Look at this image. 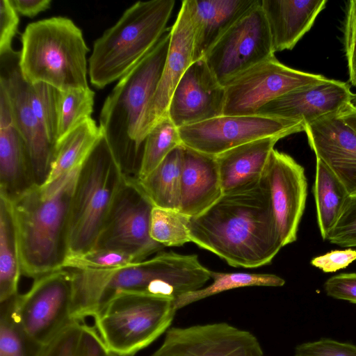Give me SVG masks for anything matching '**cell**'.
<instances>
[{
	"label": "cell",
	"instance_id": "obj_38",
	"mask_svg": "<svg viewBox=\"0 0 356 356\" xmlns=\"http://www.w3.org/2000/svg\"><path fill=\"white\" fill-rule=\"evenodd\" d=\"M327 240L341 247L356 248V193L348 195Z\"/></svg>",
	"mask_w": 356,
	"mask_h": 356
},
{
	"label": "cell",
	"instance_id": "obj_3",
	"mask_svg": "<svg viewBox=\"0 0 356 356\" xmlns=\"http://www.w3.org/2000/svg\"><path fill=\"white\" fill-rule=\"evenodd\" d=\"M170 40L169 31L119 80L101 109L99 127L126 174L135 171L137 175L140 167L142 152L136 134L161 79Z\"/></svg>",
	"mask_w": 356,
	"mask_h": 356
},
{
	"label": "cell",
	"instance_id": "obj_46",
	"mask_svg": "<svg viewBox=\"0 0 356 356\" xmlns=\"http://www.w3.org/2000/svg\"><path fill=\"white\" fill-rule=\"evenodd\" d=\"M351 106L356 109V94H353L350 101Z\"/></svg>",
	"mask_w": 356,
	"mask_h": 356
},
{
	"label": "cell",
	"instance_id": "obj_18",
	"mask_svg": "<svg viewBox=\"0 0 356 356\" xmlns=\"http://www.w3.org/2000/svg\"><path fill=\"white\" fill-rule=\"evenodd\" d=\"M225 89L204 58L194 61L178 82L167 115L177 128L223 115Z\"/></svg>",
	"mask_w": 356,
	"mask_h": 356
},
{
	"label": "cell",
	"instance_id": "obj_23",
	"mask_svg": "<svg viewBox=\"0 0 356 356\" xmlns=\"http://www.w3.org/2000/svg\"><path fill=\"white\" fill-rule=\"evenodd\" d=\"M282 138L257 139L216 156L223 193L243 189L262 179L274 147Z\"/></svg>",
	"mask_w": 356,
	"mask_h": 356
},
{
	"label": "cell",
	"instance_id": "obj_25",
	"mask_svg": "<svg viewBox=\"0 0 356 356\" xmlns=\"http://www.w3.org/2000/svg\"><path fill=\"white\" fill-rule=\"evenodd\" d=\"M259 0H191L194 56H204L213 44Z\"/></svg>",
	"mask_w": 356,
	"mask_h": 356
},
{
	"label": "cell",
	"instance_id": "obj_32",
	"mask_svg": "<svg viewBox=\"0 0 356 356\" xmlns=\"http://www.w3.org/2000/svg\"><path fill=\"white\" fill-rule=\"evenodd\" d=\"M181 145L179 128L168 115L165 116L145 139L136 179H145L174 149Z\"/></svg>",
	"mask_w": 356,
	"mask_h": 356
},
{
	"label": "cell",
	"instance_id": "obj_8",
	"mask_svg": "<svg viewBox=\"0 0 356 356\" xmlns=\"http://www.w3.org/2000/svg\"><path fill=\"white\" fill-rule=\"evenodd\" d=\"M174 301L165 296L120 291L97 309L93 327L108 352L134 356L170 327L177 312Z\"/></svg>",
	"mask_w": 356,
	"mask_h": 356
},
{
	"label": "cell",
	"instance_id": "obj_14",
	"mask_svg": "<svg viewBox=\"0 0 356 356\" xmlns=\"http://www.w3.org/2000/svg\"><path fill=\"white\" fill-rule=\"evenodd\" d=\"M20 51L0 54V88L8 97L15 124L25 142L33 179L36 186L44 184L53 159V145L34 113L29 99V83L19 66Z\"/></svg>",
	"mask_w": 356,
	"mask_h": 356
},
{
	"label": "cell",
	"instance_id": "obj_45",
	"mask_svg": "<svg viewBox=\"0 0 356 356\" xmlns=\"http://www.w3.org/2000/svg\"><path fill=\"white\" fill-rule=\"evenodd\" d=\"M340 115L342 120L356 132V109L350 106Z\"/></svg>",
	"mask_w": 356,
	"mask_h": 356
},
{
	"label": "cell",
	"instance_id": "obj_22",
	"mask_svg": "<svg viewBox=\"0 0 356 356\" xmlns=\"http://www.w3.org/2000/svg\"><path fill=\"white\" fill-rule=\"evenodd\" d=\"M223 194L216 156L184 146L179 211L194 217Z\"/></svg>",
	"mask_w": 356,
	"mask_h": 356
},
{
	"label": "cell",
	"instance_id": "obj_20",
	"mask_svg": "<svg viewBox=\"0 0 356 356\" xmlns=\"http://www.w3.org/2000/svg\"><path fill=\"white\" fill-rule=\"evenodd\" d=\"M331 115L305 125L316 154L351 194L356 193V132L341 118Z\"/></svg>",
	"mask_w": 356,
	"mask_h": 356
},
{
	"label": "cell",
	"instance_id": "obj_42",
	"mask_svg": "<svg viewBox=\"0 0 356 356\" xmlns=\"http://www.w3.org/2000/svg\"><path fill=\"white\" fill-rule=\"evenodd\" d=\"M324 287L328 296L356 304V273H343L331 277Z\"/></svg>",
	"mask_w": 356,
	"mask_h": 356
},
{
	"label": "cell",
	"instance_id": "obj_11",
	"mask_svg": "<svg viewBox=\"0 0 356 356\" xmlns=\"http://www.w3.org/2000/svg\"><path fill=\"white\" fill-rule=\"evenodd\" d=\"M305 131L302 122L265 115H220L179 128L181 144L211 156L257 139Z\"/></svg>",
	"mask_w": 356,
	"mask_h": 356
},
{
	"label": "cell",
	"instance_id": "obj_37",
	"mask_svg": "<svg viewBox=\"0 0 356 356\" xmlns=\"http://www.w3.org/2000/svg\"><path fill=\"white\" fill-rule=\"evenodd\" d=\"M138 262L131 255L108 249L94 248L88 252L69 254L63 269L108 270Z\"/></svg>",
	"mask_w": 356,
	"mask_h": 356
},
{
	"label": "cell",
	"instance_id": "obj_26",
	"mask_svg": "<svg viewBox=\"0 0 356 356\" xmlns=\"http://www.w3.org/2000/svg\"><path fill=\"white\" fill-rule=\"evenodd\" d=\"M102 136L92 118L76 126L54 146L50 171L42 186L81 168Z\"/></svg>",
	"mask_w": 356,
	"mask_h": 356
},
{
	"label": "cell",
	"instance_id": "obj_1",
	"mask_svg": "<svg viewBox=\"0 0 356 356\" xmlns=\"http://www.w3.org/2000/svg\"><path fill=\"white\" fill-rule=\"evenodd\" d=\"M188 232L192 243L233 267L267 265L284 247L266 176L250 186L223 193L204 212L191 217Z\"/></svg>",
	"mask_w": 356,
	"mask_h": 356
},
{
	"label": "cell",
	"instance_id": "obj_16",
	"mask_svg": "<svg viewBox=\"0 0 356 356\" xmlns=\"http://www.w3.org/2000/svg\"><path fill=\"white\" fill-rule=\"evenodd\" d=\"M170 33V45L161 79L136 134V144L141 152L149 131L167 115L170 99L178 82L194 62V24L191 0L182 1Z\"/></svg>",
	"mask_w": 356,
	"mask_h": 356
},
{
	"label": "cell",
	"instance_id": "obj_19",
	"mask_svg": "<svg viewBox=\"0 0 356 356\" xmlns=\"http://www.w3.org/2000/svg\"><path fill=\"white\" fill-rule=\"evenodd\" d=\"M353 95L346 83L327 78L280 96L261 108L257 114L300 121L306 125L343 113L351 106Z\"/></svg>",
	"mask_w": 356,
	"mask_h": 356
},
{
	"label": "cell",
	"instance_id": "obj_43",
	"mask_svg": "<svg viewBox=\"0 0 356 356\" xmlns=\"http://www.w3.org/2000/svg\"><path fill=\"white\" fill-rule=\"evenodd\" d=\"M356 260V250L348 248L333 250L323 255L314 257L311 264L325 273H332L346 268Z\"/></svg>",
	"mask_w": 356,
	"mask_h": 356
},
{
	"label": "cell",
	"instance_id": "obj_28",
	"mask_svg": "<svg viewBox=\"0 0 356 356\" xmlns=\"http://www.w3.org/2000/svg\"><path fill=\"white\" fill-rule=\"evenodd\" d=\"M313 191L318 228L322 238L325 240L350 193L336 175L317 158Z\"/></svg>",
	"mask_w": 356,
	"mask_h": 356
},
{
	"label": "cell",
	"instance_id": "obj_21",
	"mask_svg": "<svg viewBox=\"0 0 356 356\" xmlns=\"http://www.w3.org/2000/svg\"><path fill=\"white\" fill-rule=\"evenodd\" d=\"M35 186L25 142L0 88V196L12 201Z\"/></svg>",
	"mask_w": 356,
	"mask_h": 356
},
{
	"label": "cell",
	"instance_id": "obj_41",
	"mask_svg": "<svg viewBox=\"0 0 356 356\" xmlns=\"http://www.w3.org/2000/svg\"><path fill=\"white\" fill-rule=\"evenodd\" d=\"M19 24L17 12L9 0L0 1V54L13 49L12 40Z\"/></svg>",
	"mask_w": 356,
	"mask_h": 356
},
{
	"label": "cell",
	"instance_id": "obj_27",
	"mask_svg": "<svg viewBox=\"0 0 356 356\" xmlns=\"http://www.w3.org/2000/svg\"><path fill=\"white\" fill-rule=\"evenodd\" d=\"M21 274L18 241L10 203L0 196V303L18 294Z\"/></svg>",
	"mask_w": 356,
	"mask_h": 356
},
{
	"label": "cell",
	"instance_id": "obj_31",
	"mask_svg": "<svg viewBox=\"0 0 356 356\" xmlns=\"http://www.w3.org/2000/svg\"><path fill=\"white\" fill-rule=\"evenodd\" d=\"M212 283L206 287L191 291L174 301L176 311L192 303L224 291L247 286H282L285 280L280 276L267 273H222L211 270Z\"/></svg>",
	"mask_w": 356,
	"mask_h": 356
},
{
	"label": "cell",
	"instance_id": "obj_10",
	"mask_svg": "<svg viewBox=\"0 0 356 356\" xmlns=\"http://www.w3.org/2000/svg\"><path fill=\"white\" fill-rule=\"evenodd\" d=\"M72 271L60 269L34 280L25 293L15 297L17 320L27 335L43 346L74 320Z\"/></svg>",
	"mask_w": 356,
	"mask_h": 356
},
{
	"label": "cell",
	"instance_id": "obj_7",
	"mask_svg": "<svg viewBox=\"0 0 356 356\" xmlns=\"http://www.w3.org/2000/svg\"><path fill=\"white\" fill-rule=\"evenodd\" d=\"M127 177L103 135L78 175L70 210L69 254L95 248L111 207Z\"/></svg>",
	"mask_w": 356,
	"mask_h": 356
},
{
	"label": "cell",
	"instance_id": "obj_12",
	"mask_svg": "<svg viewBox=\"0 0 356 356\" xmlns=\"http://www.w3.org/2000/svg\"><path fill=\"white\" fill-rule=\"evenodd\" d=\"M273 56L271 36L259 0L220 36L203 58L224 86Z\"/></svg>",
	"mask_w": 356,
	"mask_h": 356
},
{
	"label": "cell",
	"instance_id": "obj_40",
	"mask_svg": "<svg viewBox=\"0 0 356 356\" xmlns=\"http://www.w3.org/2000/svg\"><path fill=\"white\" fill-rule=\"evenodd\" d=\"M344 44L349 80L356 87V0L349 1L344 23Z\"/></svg>",
	"mask_w": 356,
	"mask_h": 356
},
{
	"label": "cell",
	"instance_id": "obj_2",
	"mask_svg": "<svg viewBox=\"0 0 356 356\" xmlns=\"http://www.w3.org/2000/svg\"><path fill=\"white\" fill-rule=\"evenodd\" d=\"M81 168L49 184L35 186L12 201L7 199L24 275L35 280L63 269L69 254L70 204Z\"/></svg>",
	"mask_w": 356,
	"mask_h": 356
},
{
	"label": "cell",
	"instance_id": "obj_29",
	"mask_svg": "<svg viewBox=\"0 0 356 356\" xmlns=\"http://www.w3.org/2000/svg\"><path fill=\"white\" fill-rule=\"evenodd\" d=\"M183 154L181 145L174 149L145 179H137L155 207L179 211Z\"/></svg>",
	"mask_w": 356,
	"mask_h": 356
},
{
	"label": "cell",
	"instance_id": "obj_39",
	"mask_svg": "<svg viewBox=\"0 0 356 356\" xmlns=\"http://www.w3.org/2000/svg\"><path fill=\"white\" fill-rule=\"evenodd\" d=\"M295 356H356V346L330 339L298 345Z\"/></svg>",
	"mask_w": 356,
	"mask_h": 356
},
{
	"label": "cell",
	"instance_id": "obj_9",
	"mask_svg": "<svg viewBox=\"0 0 356 356\" xmlns=\"http://www.w3.org/2000/svg\"><path fill=\"white\" fill-rule=\"evenodd\" d=\"M152 202L136 177L127 175L111 207L95 248L118 251L147 259L164 247L150 236Z\"/></svg>",
	"mask_w": 356,
	"mask_h": 356
},
{
	"label": "cell",
	"instance_id": "obj_33",
	"mask_svg": "<svg viewBox=\"0 0 356 356\" xmlns=\"http://www.w3.org/2000/svg\"><path fill=\"white\" fill-rule=\"evenodd\" d=\"M16 296L0 303V356H38L42 346L19 324L15 311Z\"/></svg>",
	"mask_w": 356,
	"mask_h": 356
},
{
	"label": "cell",
	"instance_id": "obj_36",
	"mask_svg": "<svg viewBox=\"0 0 356 356\" xmlns=\"http://www.w3.org/2000/svg\"><path fill=\"white\" fill-rule=\"evenodd\" d=\"M29 93L34 113L54 147L58 133L59 90L44 83H29Z\"/></svg>",
	"mask_w": 356,
	"mask_h": 356
},
{
	"label": "cell",
	"instance_id": "obj_6",
	"mask_svg": "<svg viewBox=\"0 0 356 356\" xmlns=\"http://www.w3.org/2000/svg\"><path fill=\"white\" fill-rule=\"evenodd\" d=\"M175 0L137 1L93 44L88 58L91 84L103 88L128 73L157 43Z\"/></svg>",
	"mask_w": 356,
	"mask_h": 356
},
{
	"label": "cell",
	"instance_id": "obj_13",
	"mask_svg": "<svg viewBox=\"0 0 356 356\" xmlns=\"http://www.w3.org/2000/svg\"><path fill=\"white\" fill-rule=\"evenodd\" d=\"M292 69L273 56L238 74L225 86L224 115H255L271 101L297 88L326 79Z\"/></svg>",
	"mask_w": 356,
	"mask_h": 356
},
{
	"label": "cell",
	"instance_id": "obj_15",
	"mask_svg": "<svg viewBox=\"0 0 356 356\" xmlns=\"http://www.w3.org/2000/svg\"><path fill=\"white\" fill-rule=\"evenodd\" d=\"M150 356H264L252 332L226 322L171 327Z\"/></svg>",
	"mask_w": 356,
	"mask_h": 356
},
{
	"label": "cell",
	"instance_id": "obj_35",
	"mask_svg": "<svg viewBox=\"0 0 356 356\" xmlns=\"http://www.w3.org/2000/svg\"><path fill=\"white\" fill-rule=\"evenodd\" d=\"M190 218L178 210L154 206L150 236L163 247L181 246L191 242L188 232Z\"/></svg>",
	"mask_w": 356,
	"mask_h": 356
},
{
	"label": "cell",
	"instance_id": "obj_44",
	"mask_svg": "<svg viewBox=\"0 0 356 356\" xmlns=\"http://www.w3.org/2000/svg\"><path fill=\"white\" fill-rule=\"evenodd\" d=\"M11 6L23 15L33 17L38 13L49 9L51 0H9Z\"/></svg>",
	"mask_w": 356,
	"mask_h": 356
},
{
	"label": "cell",
	"instance_id": "obj_17",
	"mask_svg": "<svg viewBox=\"0 0 356 356\" xmlns=\"http://www.w3.org/2000/svg\"><path fill=\"white\" fill-rule=\"evenodd\" d=\"M266 177L274 218L285 246L296 241L305 208L307 181L305 169L291 156L274 149Z\"/></svg>",
	"mask_w": 356,
	"mask_h": 356
},
{
	"label": "cell",
	"instance_id": "obj_24",
	"mask_svg": "<svg viewBox=\"0 0 356 356\" xmlns=\"http://www.w3.org/2000/svg\"><path fill=\"white\" fill-rule=\"evenodd\" d=\"M326 0H261L274 53L292 49L311 29Z\"/></svg>",
	"mask_w": 356,
	"mask_h": 356
},
{
	"label": "cell",
	"instance_id": "obj_30",
	"mask_svg": "<svg viewBox=\"0 0 356 356\" xmlns=\"http://www.w3.org/2000/svg\"><path fill=\"white\" fill-rule=\"evenodd\" d=\"M38 356H116L106 348L95 327L85 321H73Z\"/></svg>",
	"mask_w": 356,
	"mask_h": 356
},
{
	"label": "cell",
	"instance_id": "obj_5",
	"mask_svg": "<svg viewBox=\"0 0 356 356\" xmlns=\"http://www.w3.org/2000/svg\"><path fill=\"white\" fill-rule=\"evenodd\" d=\"M21 41L19 66L29 83H44L61 91L89 88L90 49L72 20L58 16L30 23Z\"/></svg>",
	"mask_w": 356,
	"mask_h": 356
},
{
	"label": "cell",
	"instance_id": "obj_34",
	"mask_svg": "<svg viewBox=\"0 0 356 356\" xmlns=\"http://www.w3.org/2000/svg\"><path fill=\"white\" fill-rule=\"evenodd\" d=\"M95 92L90 88L59 90L58 123L55 145L86 119L91 118Z\"/></svg>",
	"mask_w": 356,
	"mask_h": 356
},
{
	"label": "cell",
	"instance_id": "obj_4",
	"mask_svg": "<svg viewBox=\"0 0 356 356\" xmlns=\"http://www.w3.org/2000/svg\"><path fill=\"white\" fill-rule=\"evenodd\" d=\"M211 270L196 254L159 252L152 258L108 270H84L81 286L86 298L99 307L120 291L165 296L175 300L202 288Z\"/></svg>",
	"mask_w": 356,
	"mask_h": 356
}]
</instances>
